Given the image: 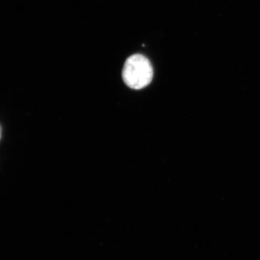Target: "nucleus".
I'll list each match as a JSON object with an SVG mask.
<instances>
[{
  "mask_svg": "<svg viewBox=\"0 0 260 260\" xmlns=\"http://www.w3.org/2000/svg\"><path fill=\"white\" fill-rule=\"evenodd\" d=\"M153 77V67L148 58L141 54H134L127 58L123 68L122 78L130 88H144L151 83Z\"/></svg>",
  "mask_w": 260,
  "mask_h": 260,
  "instance_id": "nucleus-1",
  "label": "nucleus"
}]
</instances>
